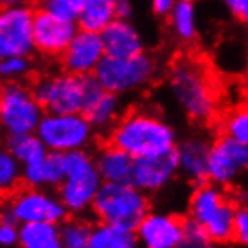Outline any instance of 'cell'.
<instances>
[{"instance_id": "obj_1", "label": "cell", "mask_w": 248, "mask_h": 248, "mask_svg": "<svg viewBox=\"0 0 248 248\" xmlns=\"http://www.w3.org/2000/svg\"><path fill=\"white\" fill-rule=\"evenodd\" d=\"M168 92L192 123L207 124L216 117L219 92L209 67L196 58L180 56L169 65Z\"/></svg>"}, {"instance_id": "obj_2", "label": "cell", "mask_w": 248, "mask_h": 248, "mask_svg": "<svg viewBox=\"0 0 248 248\" xmlns=\"http://www.w3.org/2000/svg\"><path fill=\"white\" fill-rule=\"evenodd\" d=\"M108 142L124 149L133 158H148L174 151L178 133L173 124L155 110L133 108L123 113L108 133Z\"/></svg>"}, {"instance_id": "obj_3", "label": "cell", "mask_w": 248, "mask_h": 248, "mask_svg": "<svg viewBox=\"0 0 248 248\" xmlns=\"http://www.w3.org/2000/svg\"><path fill=\"white\" fill-rule=\"evenodd\" d=\"M237 205L219 187L212 182L194 186L187 202V219L203 229L217 243L234 241Z\"/></svg>"}, {"instance_id": "obj_4", "label": "cell", "mask_w": 248, "mask_h": 248, "mask_svg": "<svg viewBox=\"0 0 248 248\" xmlns=\"http://www.w3.org/2000/svg\"><path fill=\"white\" fill-rule=\"evenodd\" d=\"M32 90L45 113H83L103 87L93 76H78L62 70L38 78Z\"/></svg>"}, {"instance_id": "obj_5", "label": "cell", "mask_w": 248, "mask_h": 248, "mask_svg": "<svg viewBox=\"0 0 248 248\" xmlns=\"http://www.w3.org/2000/svg\"><path fill=\"white\" fill-rule=\"evenodd\" d=\"M90 212L99 223L135 232L144 217L151 212V203L148 192L140 191L131 182L130 184L105 182Z\"/></svg>"}, {"instance_id": "obj_6", "label": "cell", "mask_w": 248, "mask_h": 248, "mask_svg": "<svg viewBox=\"0 0 248 248\" xmlns=\"http://www.w3.org/2000/svg\"><path fill=\"white\" fill-rule=\"evenodd\" d=\"M67 173L62 186L58 187V196L72 216H81L92 211V205L105 184L101 176L95 156L87 149L65 153Z\"/></svg>"}, {"instance_id": "obj_7", "label": "cell", "mask_w": 248, "mask_h": 248, "mask_svg": "<svg viewBox=\"0 0 248 248\" xmlns=\"http://www.w3.org/2000/svg\"><path fill=\"white\" fill-rule=\"evenodd\" d=\"M156 70V62L146 52L131 58L106 56L97 67L93 78L106 92H112L121 97L148 87L155 79Z\"/></svg>"}, {"instance_id": "obj_8", "label": "cell", "mask_w": 248, "mask_h": 248, "mask_svg": "<svg viewBox=\"0 0 248 248\" xmlns=\"http://www.w3.org/2000/svg\"><path fill=\"white\" fill-rule=\"evenodd\" d=\"M45 110L32 87L24 81H6L0 93V123L6 135L36 133Z\"/></svg>"}, {"instance_id": "obj_9", "label": "cell", "mask_w": 248, "mask_h": 248, "mask_svg": "<svg viewBox=\"0 0 248 248\" xmlns=\"http://www.w3.org/2000/svg\"><path fill=\"white\" fill-rule=\"evenodd\" d=\"M68 214L70 212L67 211L58 194H52L47 189L25 186L9 194V198L4 203L2 217L13 219L18 225L40 221L62 225L65 219H68Z\"/></svg>"}, {"instance_id": "obj_10", "label": "cell", "mask_w": 248, "mask_h": 248, "mask_svg": "<svg viewBox=\"0 0 248 248\" xmlns=\"http://www.w3.org/2000/svg\"><path fill=\"white\" fill-rule=\"evenodd\" d=\"M95 133L85 113H45L36 130L45 148L56 153L87 149Z\"/></svg>"}, {"instance_id": "obj_11", "label": "cell", "mask_w": 248, "mask_h": 248, "mask_svg": "<svg viewBox=\"0 0 248 248\" xmlns=\"http://www.w3.org/2000/svg\"><path fill=\"white\" fill-rule=\"evenodd\" d=\"M34 9L31 6L2 7L0 58L31 56L34 47Z\"/></svg>"}, {"instance_id": "obj_12", "label": "cell", "mask_w": 248, "mask_h": 248, "mask_svg": "<svg viewBox=\"0 0 248 248\" xmlns=\"http://www.w3.org/2000/svg\"><path fill=\"white\" fill-rule=\"evenodd\" d=\"M248 171V144L221 135L212 140L209 182L219 187L234 186Z\"/></svg>"}, {"instance_id": "obj_13", "label": "cell", "mask_w": 248, "mask_h": 248, "mask_svg": "<svg viewBox=\"0 0 248 248\" xmlns=\"http://www.w3.org/2000/svg\"><path fill=\"white\" fill-rule=\"evenodd\" d=\"M187 219L168 211H151L137 227L140 248H178L186 234Z\"/></svg>"}, {"instance_id": "obj_14", "label": "cell", "mask_w": 248, "mask_h": 248, "mask_svg": "<svg viewBox=\"0 0 248 248\" xmlns=\"http://www.w3.org/2000/svg\"><path fill=\"white\" fill-rule=\"evenodd\" d=\"M79 25L50 15L44 7L34 13V47L36 52L47 58H62L74 40Z\"/></svg>"}, {"instance_id": "obj_15", "label": "cell", "mask_w": 248, "mask_h": 248, "mask_svg": "<svg viewBox=\"0 0 248 248\" xmlns=\"http://www.w3.org/2000/svg\"><path fill=\"white\" fill-rule=\"evenodd\" d=\"M105 58L106 52L101 32L79 29L67 50L62 54L60 63L63 70H67L70 74L93 76Z\"/></svg>"}, {"instance_id": "obj_16", "label": "cell", "mask_w": 248, "mask_h": 248, "mask_svg": "<svg viewBox=\"0 0 248 248\" xmlns=\"http://www.w3.org/2000/svg\"><path fill=\"white\" fill-rule=\"evenodd\" d=\"M178 174H180V166H178V156L174 149L166 155L135 158L131 184L139 187L140 191L153 194L166 189Z\"/></svg>"}, {"instance_id": "obj_17", "label": "cell", "mask_w": 248, "mask_h": 248, "mask_svg": "<svg viewBox=\"0 0 248 248\" xmlns=\"http://www.w3.org/2000/svg\"><path fill=\"white\" fill-rule=\"evenodd\" d=\"M212 142L203 135H187L178 140L176 156L180 174L194 186L209 182V158Z\"/></svg>"}, {"instance_id": "obj_18", "label": "cell", "mask_w": 248, "mask_h": 248, "mask_svg": "<svg viewBox=\"0 0 248 248\" xmlns=\"http://www.w3.org/2000/svg\"><path fill=\"white\" fill-rule=\"evenodd\" d=\"M106 56L131 58L146 52V40L142 31L131 20L115 18L101 32Z\"/></svg>"}, {"instance_id": "obj_19", "label": "cell", "mask_w": 248, "mask_h": 248, "mask_svg": "<svg viewBox=\"0 0 248 248\" xmlns=\"http://www.w3.org/2000/svg\"><path fill=\"white\" fill-rule=\"evenodd\" d=\"M93 156H95L97 169L105 182H110V184H130L131 182L135 158L130 153L108 142L106 146L97 149V153Z\"/></svg>"}, {"instance_id": "obj_20", "label": "cell", "mask_w": 248, "mask_h": 248, "mask_svg": "<svg viewBox=\"0 0 248 248\" xmlns=\"http://www.w3.org/2000/svg\"><path fill=\"white\" fill-rule=\"evenodd\" d=\"M67 173L65 153L49 151L42 162L24 168V186L36 189H58Z\"/></svg>"}, {"instance_id": "obj_21", "label": "cell", "mask_w": 248, "mask_h": 248, "mask_svg": "<svg viewBox=\"0 0 248 248\" xmlns=\"http://www.w3.org/2000/svg\"><path fill=\"white\" fill-rule=\"evenodd\" d=\"M83 113L97 133H110L113 130V126L119 123V119L123 117L121 97L112 92H106L103 88L90 101V105L85 108Z\"/></svg>"}, {"instance_id": "obj_22", "label": "cell", "mask_w": 248, "mask_h": 248, "mask_svg": "<svg viewBox=\"0 0 248 248\" xmlns=\"http://www.w3.org/2000/svg\"><path fill=\"white\" fill-rule=\"evenodd\" d=\"M168 20L169 29L180 44H192L198 38V6L194 0H178Z\"/></svg>"}, {"instance_id": "obj_23", "label": "cell", "mask_w": 248, "mask_h": 248, "mask_svg": "<svg viewBox=\"0 0 248 248\" xmlns=\"http://www.w3.org/2000/svg\"><path fill=\"white\" fill-rule=\"evenodd\" d=\"M20 248H65L62 239V227L58 223L20 225Z\"/></svg>"}, {"instance_id": "obj_24", "label": "cell", "mask_w": 248, "mask_h": 248, "mask_svg": "<svg viewBox=\"0 0 248 248\" xmlns=\"http://www.w3.org/2000/svg\"><path fill=\"white\" fill-rule=\"evenodd\" d=\"M6 149L16 160L27 168L42 162L49 155V149L45 148L42 139L36 133H22V135H7Z\"/></svg>"}, {"instance_id": "obj_25", "label": "cell", "mask_w": 248, "mask_h": 248, "mask_svg": "<svg viewBox=\"0 0 248 248\" xmlns=\"http://www.w3.org/2000/svg\"><path fill=\"white\" fill-rule=\"evenodd\" d=\"M117 18V0H87L79 15V29L103 32Z\"/></svg>"}, {"instance_id": "obj_26", "label": "cell", "mask_w": 248, "mask_h": 248, "mask_svg": "<svg viewBox=\"0 0 248 248\" xmlns=\"http://www.w3.org/2000/svg\"><path fill=\"white\" fill-rule=\"evenodd\" d=\"M90 248H140V243L133 230L97 223L93 225Z\"/></svg>"}, {"instance_id": "obj_27", "label": "cell", "mask_w": 248, "mask_h": 248, "mask_svg": "<svg viewBox=\"0 0 248 248\" xmlns=\"http://www.w3.org/2000/svg\"><path fill=\"white\" fill-rule=\"evenodd\" d=\"M60 227H62V239L65 248H90L93 225L88 223L85 217H68Z\"/></svg>"}, {"instance_id": "obj_28", "label": "cell", "mask_w": 248, "mask_h": 248, "mask_svg": "<svg viewBox=\"0 0 248 248\" xmlns=\"http://www.w3.org/2000/svg\"><path fill=\"white\" fill-rule=\"evenodd\" d=\"M20 184H24V166L4 149L0 153V189L6 194H11L20 189Z\"/></svg>"}, {"instance_id": "obj_29", "label": "cell", "mask_w": 248, "mask_h": 248, "mask_svg": "<svg viewBox=\"0 0 248 248\" xmlns=\"http://www.w3.org/2000/svg\"><path fill=\"white\" fill-rule=\"evenodd\" d=\"M223 135L248 144V103L237 105L223 119Z\"/></svg>"}, {"instance_id": "obj_30", "label": "cell", "mask_w": 248, "mask_h": 248, "mask_svg": "<svg viewBox=\"0 0 248 248\" xmlns=\"http://www.w3.org/2000/svg\"><path fill=\"white\" fill-rule=\"evenodd\" d=\"M85 4H87V0H45L42 2V7L58 18L78 24Z\"/></svg>"}, {"instance_id": "obj_31", "label": "cell", "mask_w": 248, "mask_h": 248, "mask_svg": "<svg viewBox=\"0 0 248 248\" xmlns=\"http://www.w3.org/2000/svg\"><path fill=\"white\" fill-rule=\"evenodd\" d=\"M31 72L29 56H9L0 62V76L6 81H24Z\"/></svg>"}, {"instance_id": "obj_32", "label": "cell", "mask_w": 248, "mask_h": 248, "mask_svg": "<svg viewBox=\"0 0 248 248\" xmlns=\"http://www.w3.org/2000/svg\"><path fill=\"white\" fill-rule=\"evenodd\" d=\"M178 248H217V243L203 229L187 219L186 234L182 237Z\"/></svg>"}, {"instance_id": "obj_33", "label": "cell", "mask_w": 248, "mask_h": 248, "mask_svg": "<svg viewBox=\"0 0 248 248\" xmlns=\"http://www.w3.org/2000/svg\"><path fill=\"white\" fill-rule=\"evenodd\" d=\"M234 241L241 248H248V203L237 205Z\"/></svg>"}, {"instance_id": "obj_34", "label": "cell", "mask_w": 248, "mask_h": 248, "mask_svg": "<svg viewBox=\"0 0 248 248\" xmlns=\"http://www.w3.org/2000/svg\"><path fill=\"white\" fill-rule=\"evenodd\" d=\"M20 241V225L13 219L2 217L0 223V245L6 248H11L15 245H18Z\"/></svg>"}, {"instance_id": "obj_35", "label": "cell", "mask_w": 248, "mask_h": 248, "mask_svg": "<svg viewBox=\"0 0 248 248\" xmlns=\"http://www.w3.org/2000/svg\"><path fill=\"white\" fill-rule=\"evenodd\" d=\"M221 4L227 7V11L248 27V0H221Z\"/></svg>"}, {"instance_id": "obj_36", "label": "cell", "mask_w": 248, "mask_h": 248, "mask_svg": "<svg viewBox=\"0 0 248 248\" xmlns=\"http://www.w3.org/2000/svg\"><path fill=\"white\" fill-rule=\"evenodd\" d=\"M178 0H149V7H151V11H153V15H156V16H160V18H168L169 13H171V9L174 7V4H176Z\"/></svg>"}, {"instance_id": "obj_37", "label": "cell", "mask_w": 248, "mask_h": 248, "mask_svg": "<svg viewBox=\"0 0 248 248\" xmlns=\"http://www.w3.org/2000/svg\"><path fill=\"white\" fill-rule=\"evenodd\" d=\"M133 11H135L133 0H117V18L131 20Z\"/></svg>"}, {"instance_id": "obj_38", "label": "cell", "mask_w": 248, "mask_h": 248, "mask_svg": "<svg viewBox=\"0 0 248 248\" xmlns=\"http://www.w3.org/2000/svg\"><path fill=\"white\" fill-rule=\"evenodd\" d=\"M2 7H18V6H29L31 0H0Z\"/></svg>"}, {"instance_id": "obj_39", "label": "cell", "mask_w": 248, "mask_h": 248, "mask_svg": "<svg viewBox=\"0 0 248 248\" xmlns=\"http://www.w3.org/2000/svg\"><path fill=\"white\" fill-rule=\"evenodd\" d=\"M40 2H45V0H40Z\"/></svg>"}]
</instances>
